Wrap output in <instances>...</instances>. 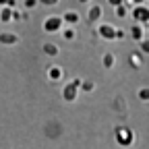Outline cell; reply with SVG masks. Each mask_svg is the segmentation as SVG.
Segmentation results:
<instances>
[{
	"label": "cell",
	"mask_w": 149,
	"mask_h": 149,
	"mask_svg": "<svg viewBox=\"0 0 149 149\" xmlns=\"http://www.w3.org/2000/svg\"><path fill=\"white\" fill-rule=\"evenodd\" d=\"M74 93H77V83H70V85L66 87V97L70 100V97L74 95Z\"/></svg>",
	"instance_id": "7"
},
{
	"label": "cell",
	"mask_w": 149,
	"mask_h": 149,
	"mask_svg": "<svg viewBox=\"0 0 149 149\" xmlns=\"http://www.w3.org/2000/svg\"><path fill=\"white\" fill-rule=\"evenodd\" d=\"M116 15H118V17H124V15H126V8H124L122 4H118V6H116Z\"/></svg>",
	"instance_id": "12"
},
{
	"label": "cell",
	"mask_w": 149,
	"mask_h": 149,
	"mask_svg": "<svg viewBox=\"0 0 149 149\" xmlns=\"http://www.w3.org/2000/svg\"><path fill=\"white\" fill-rule=\"evenodd\" d=\"M6 2H8V0H0V4H6Z\"/></svg>",
	"instance_id": "19"
},
{
	"label": "cell",
	"mask_w": 149,
	"mask_h": 149,
	"mask_svg": "<svg viewBox=\"0 0 149 149\" xmlns=\"http://www.w3.org/2000/svg\"><path fill=\"white\" fill-rule=\"evenodd\" d=\"M135 19H137V21H149V8L137 6L135 8Z\"/></svg>",
	"instance_id": "2"
},
{
	"label": "cell",
	"mask_w": 149,
	"mask_h": 149,
	"mask_svg": "<svg viewBox=\"0 0 149 149\" xmlns=\"http://www.w3.org/2000/svg\"><path fill=\"white\" fill-rule=\"evenodd\" d=\"M60 27H62V19L58 17H50L46 21V31H58Z\"/></svg>",
	"instance_id": "1"
},
{
	"label": "cell",
	"mask_w": 149,
	"mask_h": 149,
	"mask_svg": "<svg viewBox=\"0 0 149 149\" xmlns=\"http://www.w3.org/2000/svg\"><path fill=\"white\" fill-rule=\"evenodd\" d=\"M46 52H50V54H56V48H54V46H50V44H48V46H46Z\"/></svg>",
	"instance_id": "14"
},
{
	"label": "cell",
	"mask_w": 149,
	"mask_h": 149,
	"mask_svg": "<svg viewBox=\"0 0 149 149\" xmlns=\"http://www.w3.org/2000/svg\"><path fill=\"white\" fill-rule=\"evenodd\" d=\"M100 33H102L104 37H108V40H112V37H116V31L112 29L110 25H102V27H100Z\"/></svg>",
	"instance_id": "3"
},
{
	"label": "cell",
	"mask_w": 149,
	"mask_h": 149,
	"mask_svg": "<svg viewBox=\"0 0 149 149\" xmlns=\"http://www.w3.org/2000/svg\"><path fill=\"white\" fill-rule=\"evenodd\" d=\"M104 64H106V66H112V64H114V56H112V54H108L106 58H104Z\"/></svg>",
	"instance_id": "11"
},
{
	"label": "cell",
	"mask_w": 149,
	"mask_h": 149,
	"mask_svg": "<svg viewBox=\"0 0 149 149\" xmlns=\"http://www.w3.org/2000/svg\"><path fill=\"white\" fill-rule=\"evenodd\" d=\"M141 97H149V89H143L141 91Z\"/></svg>",
	"instance_id": "17"
},
{
	"label": "cell",
	"mask_w": 149,
	"mask_h": 149,
	"mask_svg": "<svg viewBox=\"0 0 149 149\" xmlns=\"http://www.w3.org/2000/svg\"><path fill=\"white\" fill-rule=\"evenodd\" d=\"M50 77H52V79H60V77H62V70H60V68H56V66L50 68Z\"/></svg>",
	"instance_id": "8"
},
{
	"label": "cell",
	"mask_w": 149,
	"mask_h": 149,
	"mask_svg": "<svg viewBox=\"0 0 149 149\" xmlns=\"http://www.w3.org/2000/svg\"><path fill=\"white\" fill-rule=\"evenodd\" d=\"M35 2H37V0H27L25 6H27V8H31V6H35Z\"/></svg>",
	"instance_id": "15"
},
{
	"label": "cell",
	"mask_w": 149,
	"mask_h": 149,
	"mask_svg": "<svg viewBox=\"0 0 149 149\" xmlns=\"http://www.w3.org/2000/svg\"><path fill=\"white\" fill-rule=\"evenodd\" d=\"M0 40H2L4 44H15V42H17V35H13V33H4V35H0Z\"/></svg>",
	"instance_id": "4"
},
{
	"label": "cell",
	"mask_w": 149,
	"mask_h": 149,
	"mask_svg": "<svg viewBox=\"0 0 149 149\" xmlns=\"http://www.w3.org/2000/svg\"><path fill=\"white\" fill-rule=\"evenodd\" d=\"M141 46H143V50H145V52H149V42H143Z\"/></svg>",
	"instance_id": "18"
},
{
	"label": "cell",
	"mask_w": 149,
	"mask_h": 149,
	"mask_svg": "<svg viewBox=\"0 0 149 149\" xmlns=\"http://www.w3.org/2000/svg\"><path fill=\"white\" fill-rule=\"evenodd\" d=\"M141 35H143V29L139 25H135L133 27V37H135V40H141Z\"/></svg>",
	"instance_id": "10"
},
{
	"label": "cell",
	"mask_w": 149,
	"mask_h": 149,
	"mask_svg": "<svg viewBox=\"0 0 149 149\" xmlns=\"http://www.w3.org/2000/svg\"><path fill=\"white\" fill-rule=\"evenodd\" d=\"M79 2H83V4H85V2H89V0H79Z\"/></svg>",
	"instance_id": "20"
},
{
	"label": "cell",
	"mask_w": 149,
	"mask_h": 149,
	"mask_svg": "<svg viewBox=\"0 0 149 149\" xmlns=\"http://www.w3.org/2000/svg\"><path fill=\"white\" fill-rule=\"evenodd\" d=\"M64 21H66V23H77V21H79V15H77V13H66V15H64Z\"/></svg>",
	"instance_id": "5"
},
{
	"label": "cell",
	"mask_w": 149,
	"mask_h": 149,
	"mask_svg": "<svg viewBox=\"0 0 149 149\" xmlns=\"http://www.w3.org/2000/svg\"><path fill=\"white\" fill-rule=\"evenodd\" d=\"M10 17H13V10L10 8H4L2 13H0V19H2V21H8Z\"/></svg>",
	"instance_id": "9"
},
{
	"label": "cell",
	"mask_w": 149,
	"mask_h": 149,
	"mask_svg": "<svg viewBox=\"0 0 149 149\" xmlns=\"http://www.w3.org/2000/svg\"><path fill=\"white\" fill-rule=\"evenodd\" d=\"M64 37H66V40H72V37H74V33H72L70 29H66V31H64Z\"/></svg>",
	"instance_id": "13"
},
{
	"label": "cell",
	"mask_w": 149,
	"mask_h": 149,
	"mask_svg": "<svg viewBox=\"0 0 149 149\" xmlns=\"http://www.w3.org/2000/svg\"><path fill=\"white\" fill-rule=\"evenodd\" d=\"M110 4H114V6H118V4H122V0H108Z\"/></svg>",
	"instance_id": "16"
},
{
	"label": "cell",
	"mask_w": 149,
	"mask_h": 149,
	"mask_svg": "<svg viewBox=\"0 0 149 149\" xmlns=\"http://www.w3.org/2000/svg\"><path fill=\"white\" fill-rule=\"evenodd\" d=\"M135 2H137V4H141V2H143V0H135Z\"/></svg>",
	"instance_id": "21"
},
{
	"label": "cell",
	"mask_w": 149,
	"mask_h": 149,
	"mask_svg": "<svg viewBox=\"0 0 149 149\" xmlns=\"http://www.w3.org/2000/svg\"><path fill=\"white\" fill-rule=\"evenodd\" d=\"M100 15H102V8H100V6H93V8L89 10V19H91V21H95Z\"/></svg>",
	"instance_id": "6"
}]
</instances>
